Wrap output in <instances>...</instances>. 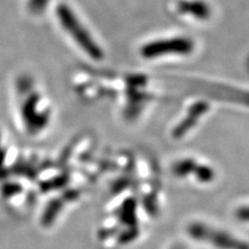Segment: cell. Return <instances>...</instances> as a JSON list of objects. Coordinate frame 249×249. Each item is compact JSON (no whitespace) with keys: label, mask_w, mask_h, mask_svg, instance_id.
Masks as SVG:
<instances>
[{"label":"cell","mask_w":249,"mask_h":249,"mask_svg":"<svg viewBox=\"0 0 249 249\" xmlns=\"http://www.w3.org/2000/svg\"><path fill=\"white\" fill-rule=\"evenodd\" d=\"M193 49V44L187 38H171V40L159 41L143 47L142 54L145 57H155L164 54H187Z\"/></svg>","instance_id":"cell-2"},{"label":"cell","mask_w":249,"mask_h":249,"mask_svg":"<svg viewBox=\"0 0 249 249\" xmlns=\"http://www.w3.org/2000/svg\"><path fill=\"white\" fill-rule=\"evenodd\" d=\"M238 215L240 218H242V219H249V208L241 209L238 212Z\"/></svg>","instance_id":"cell-3"},{"label":"cell","mask_w":249,"mask_h":249,"mask_svg":"<svg viewBox=\"0 0 249 249\" xmlns=\"http://www.w3.org/2000/svg\"><path fill=\"white\" fill-rule=\"evenodd\" d=\"M57 18L59 19L62 27L70 34L74 40L87 51L89 55L95 58L102 56V52L99 49L98 45L93 41L89 33L82 23L77 18V16L72 12L68 5L61 4L57 7Z\"/></svg>","instance_id":"cell-1"}]
</instances>
